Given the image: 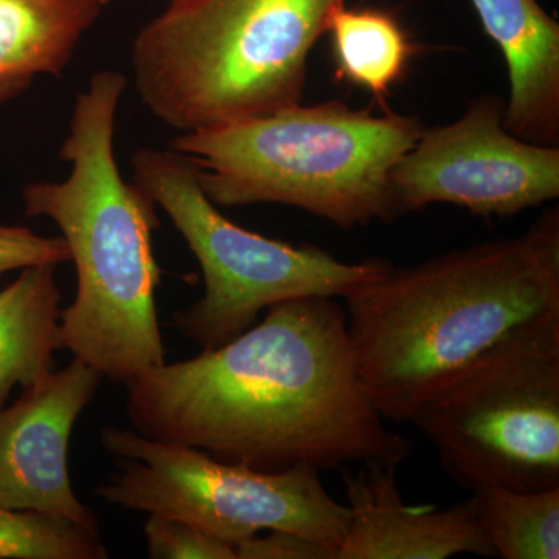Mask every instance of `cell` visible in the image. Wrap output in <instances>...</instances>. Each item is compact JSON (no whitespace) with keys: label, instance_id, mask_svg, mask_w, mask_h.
<instances>
[{"label":"cell","instance_id":"1","mask_svg":"<svg viewBox=\"0 0 559 559\" xmlns=\"http://www.w3.org/2000/svg\"><path fill=\"white\" fill-rule=\"evenodd\" d=\"M266 311L226 344L124 385L132 429L259 471L409 457L411 440L385 426L360 381L340 301L300 297Z\"/></svg>","mask_w":559,"mask_h":559},{"label":"cell","instance_id":"2","mask_svg":"<svg viewBox=\"0 0 559 559\" xmlns=\"http://www.w3.org/2000/svg\"><path fill=\"white\" fill-rule=\"evenodd\" d=\"M360 381L382 418L412 421L521 323L559 308V209L518 237L388 270L345 297Z\"/></svg>","mask_w":559,"mask_h":559},{"label":"cell","instance_id":"3","mask_svg":"<svg viewBox=\"0 0 559 559\" xmlns=\"http://www.w3.org/2000/svg\"><path fill=\"white\" fill-rule=\"evenodd\" d=\"M127 84L117 70L91 76L60 150L61 159L72 164L69 178L22 190L25 215L53 221L75 264V299L61 311L62 348L121 385L167 356L156 308L157 204L134 180H124L114 153Z\"/></svg>","mask_w":559,"mask_h":559},{"label":"cell","instance_id":"4","mask_svg":"<svg viewBox=\"0 0 559 559\" xmlns=\"http://www.w3.org/2000/svg\"><path fill=\"white\" fill-rule=\"evenodd\" d=\"M425 124L415 116L330 100L180 132L170 148L190 157L216 207L282 204L349 230L400 212L390 171Z\"/></svg>","mask_w":559,"mask_h":559},{"label":"cell","instance_id":"5","mask_svg":"<svg viewBox=\"0 0 559 559\" xmlns=\"http://www.w3.org/2000/svg\"><path fill=\"white\" fill-rule=\"evenodd\" d=\"M345 0H170L132 43L140 100L180 132L299 105Z\"/></svg>","mask_w":559,"mask_h":559},{"label":"cell","instance_id":"6","mask_svg":"<svg viewBox=\"0 0 559 559\" xmlns=\"http://www.w3.org/2000/svg\"><path fill=\"white\" fill-rule=\"evenodd\" d=\"M411 423L471 495L559 488V308L500 337Z\"/></svg>","mask_w":559,"mask_h":559},{"label":"cell","instance_id":"7","mask_svg":"<svg viewBox=\"0 0 559 559\" xmlns=\"http://www.w3.org/2000/svg\"><path fill=\"white\" fill-rule=\"evenodd\" d=\"M132 178L167 212L200 263L205 290L173 314V325L201 349L219 347L252 326L260 312L300 297L345 299L389 261L345 263L316 246H293L237 226L205 197L198 168L175 150L140 148Z\"/></svg>","mask_w":559,"mask_h":559},{"label":"cell","instance_id":"8","mask_svg":"<svg viewBox=\"0 0 559 559\" xmlns=\"http://www.w3.org/2000/svg\"><path fill=\"white\" fill-rule=\"evenodd\" d=\"M100 444L116 471L95 495L109 506L176 518L234 547L261 532L283 530L337 555L348 527V507L331 498L312 466L253 469L116 426L100 430Z\"/></svg>","mask_w":559,"mask_h":559},{"label":"cell","instance_id":"9","mask_svg":"<svg viewBox=\"0 0 559 559\" xmlns=\"http://www.w3.org/2000/svg\"><path fill=\"white\" fill-rule=\"evenodd\" d=\"M506 103L487 94L452 123L425 128L390 171L400 215L452 204L477 216L518 215L559 197V146L507 131Z\"/></svg>","mask_w":559,"mask_h":559},{"label":"cell","instance_id":"10","mask_svg":"<svg viewBox=\"0 0 559 559\" xmlns=\"http://www.w3.org/2000/svg\"><path fill=\"white\" fill-rule=\"evenodd\" d=\"M102 380L97 370L72 359L0 407V506L100 530L97 514L73 491L69 444Z\"/></svg>","mask_w":559,"mask_h":559},{"label":"cell","instance_id":"11","mask_svg":"<svg viewBox=\"0 0 559 559\" xmlns=\"http://www.w3.org/2000/svg\"><path fill=\"white\" fill-rule=\"evenodd\" d=\"M399 466L341 468L349 510L336 559H447L495 557L473 499L447 510L409 507L396 484Z\"/></svg>","mask_w":559,"mask_h":559},{"label":"cell","instance_id":"12","mask_svg":"<svg viewBox=\"0 0 559 559\" xmlns=\"http://www.w3.org/2000/svg\"><path fill=\"white\" fill-rule=\"evenodd\" d=\"M498 44L510 79L507 131L536 145L559 146V24L538 0H471Z\"/></svg>","mask_w":559,"mask_h":559},{"label":"cell","instance_id":"13","mask_svg":"<svg viewBox=\"0 0 559 559\" xmlns=\"http://www.w3.org/2000/svg\"><path fill=\"white\" fill-rule=\"evenodd\" d=\"M112 0H0V105L60 76Z\"/></svg>","mask_w":559,"mask_h":559},{"label":"cell","instance_id":"14","mask_svg":"<svg viewBox=\"0 0 559 559\" xmlns=\"http://www.w3.org/2000/svg\"><path fill=\"white\" fill-rule=\"evenodd\" d=\"M61 311L53 264L25 267L0 290V407L16 385L27 388L55 370Z\"/></svg>","mask_w":559,"mask_h":559},{"label":"cell","instance_id":"15","mask_svg":"<svg viewBox=\"0 0 559 559\" xmlns=\"http://www.w3.org/2000/svg\"><path fill=\"white\" fill-rule=\"evenodd\" d=\"M336 76L369 91L382 108L415 55L403 25L388 11L341 7L329 24Z\"/></svg>","mask_w":559,"mask_h":559},{"label":"cell","instance_id":"16","mask_svg":"<svg viewBox=\"0 0 559 559\" xmlns=\"http://www.w3.org/2000/svg\"><path fill=\"white\" fill-rule=\"evenodd\" d=\"M495 557L559 558V488L514 491L491 487L471 496Z\"/></svg>","mask_w":559,"mask_h":559},{"label":"cell","instance_id":"17","mask_svg":"<svg viewBox=\"0 0 559 559\" xmlns=\"http://www.w3.org/2000/svg\"><path fill=\"white\" fill-rule=\"evenodd\" d=\"M100 530L35 510L0 506V559H106Z\"/></svg>","mask_w":559,"mask_h":559},{"label":"cell","instance_id":"18","mask_svg":"<svg viewBox=\"0 0 559 559\" xmlns=\"http://www.w3.org/2000/svg\"><path fill=\"white\" fill-rule=\"evenodd\" d=\"M145 538L154 559H237L235 547L226 540L162 514H148Z\"/></svg>","mask_w":559,"mask_h":559},{"label":"cell","instance_id":"19","mask_svg":"<svg viewBox=\"0 0 559 559\" xmlns=\"http://www.w3.org/2000/svg\"><path fill=\"white\" fill-rule=\"evenodd\" d=\"M70 261L68 245L62 237H40L21 226L0 224V277L7 272L25 267Z\"/></svg>","mask_w":559,"mask_h":559},{"label":"cell","instance_id":"20","mask_svg":"<svg viewBox=\"0 0 559 559\" xmlns=\"http://www.w3.org/2000/svg\"><path fill=\"white\" fill-rule=\"evenodd\" d=\"M237 559H336V549L297 533L270 530L235 546Z\"/></svg>","mask_w":559,"mask_h":559}]
</instances>
